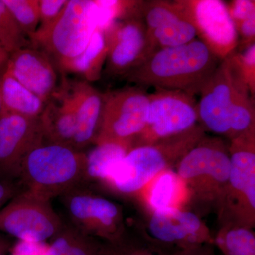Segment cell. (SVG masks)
Returning a JSON list of instances; mask_svg holds the SVG:
<instances>
[{
  "label": "cell",
  "mask_w": 255,
  "mask_h": 255,
  "mask_svg": "<svg viewBox=\"0 0 255 255\" xmlns=\"http://www.w3.org/2000/svg\"><path fill=\"white\" fill-rule=\"evenodd\" d=\"M147 32V31H146ZM197 38L195 28L185 16L147 32L148 56L156 50L187 44Z\"/></svg>",
  "instance_id": "cell-23"
},
{
  "label": "cell",
  "mask_w": 255,
  "mask_h": 255,
  "mask_svg": "<svg viewBox=\"0 0 255 255\" xmlns=\"http://www.w3.org/2000/svg\"><path fill=\"white\" fill-rule=\"evenodd\" d=\"M48 247L46 242L18 241L11 248V255H44Z\"/></svg>",
  "instance_id": "cell-34"
},
{
  "label": "cell",
  "mask_w": 255,
  "mask_h": 255,
  "mask_svg": "<svg viewBox=\"0 0 255 255\" xmlns=\"http://www.w3.org/2000/svg\"><path fill=\"white\" fill-rule=\"evenodd\" d=\"M214 244L223 255H255V234L253 228L236 225L221 226Z\"/></svg>",
  "instance_id": "cell-24"
},
{
  "label": "cell",
  "mask_w": 255,
  "mask_h": 255,
  "mask_svg": "<svg viewBox=\"0 0 255 255\" xmlns=\"http://www.w3.org/2000/svg\"><path fill=\"white\" fill-rule=\"evenodd\" d=\"M63 78L76 119L73 148L83 152L87 147L95 144L98 135L103 111L104 93L85 80L70 81L64 76Z\"/></svg>",
  "instance_id": "cell-17"
},
{
  "label": "cell",
  "mask_w": 255,
  "mask_h": 255,
  "mask_svg": "<svg viewBox=\"0 0 255 255\" xmlns=\"http://www.w3.org/2000/svg\"><path fill=\"white\" fill-rule=\"evenodd\" d=\"M3 2L18 26L30 39L39 26L38 0H3Z\"/></svg>",
  "instance_id": "cell-27"
},
{
  "label": "cell",
  "mask_w": 255,
  "mask_h": 255,
  "mask_svg": "<svg viewBox=\"0 0 255 255\" xmlns=\"http://www.w3.org/2000/svg\"><path fill=\"white\" fill-rule=\"evenodd\" d=\"M85 152L42 142L23 160L18 182L28 190L51 200L85 186Z\"/></svg>",
  "instance_id": "cell-3"
},
{
  "label": "cell",
  "mask_w": 255,
  "mask_h": 255,
  "mask_svg": "<svg viewBox=\"0 0 255 255\" xmlns=\"http://www.w3.org/2000/svg\"><path fill=\"white\" fill-rule=\"evenodd\" d=\"M148 231L154 241L184 251L203 244L214 245L209 228L195 213L180 208L152 211Z\"/></svg>",
  "instance_id": "cell-15"
},
{
  "label": "cell",
  "mask_w": 255,
  "mask_h": 255,
  "mask_svg": "<svg viewBox=\"0 0 255 255\" xmlns=\"http://www.w3.org/2000/svg\"><path fill=\"white\" fill-rule=\"evenodd\" d=\"M104 250L105 243L80 233L68 255H104Z\"/></svg>",
  "instance_id": "cell-32"
},
{
  "label": "cell",
  "mask_w": 255,
  "mask_h": 255,
  "mask_svg": "<svg viewBox=\"0 0 255 255\" xmlns=\"http://www.w3.org/2000/svg\"><path fill=\"white\" fill-rule=\"evenodd\" d=\"M221 63L196 38L182 46L156 50L124 78L145 89L177 90L195 97Z\"/></svg>",
  "instance_id": "cell-1"
},
{
  "label": "cell",
  "mask_w": 255,
  "mask_h": 255,
  "mask_svg": "<svg viewBox=\"0 0 255 255\" xmlns=\"http://www.w3.org/2000/svg\"><path fill=\"white\" fill-rule=\"evenodd\" d=\"M3 114H16L28 118H39L46 102L30 91L6 69L1 79Z\"/></svg>",
  "instance_id": "cell-20"
},
{
  "label": "cell",
  "mask_w": 255,
  "mask_h": 255,
  "mask_svg": "<svg viewBox=\"0 0 255 255\" xmlns=\"http://www.w3.org/2000/svg\"><path fill=\"white\" fill-rule=\"evenodd\" d=\"M80 233L71 223L65 222L63 228L50 239L44 255H68Z\"/></svg>",
  "instance_id": "cell-29"
},
{
  "label": "cell",
  "mask_w": 255,
  "mask_h": 255,
  "mask_svg": "<svg viewBox=\"0 0 255 255\" xmlns=\"http://www.w3.org/2000/svg\"><path fill=\"white\" fill-rule=\"evenodd\" d=\"M147 202L152 211L167 208H179L187 200V193L182 179L172 169H166L151 181Z\"/></svg>",
  "instance_id": "cell-22"
},
{
  "label": "cell",
  "mask_w": 255,
  "mask_h": 255,
  "mask_svg": "<svg viewBox=\"0 0 255 255\" xmlns=\"http://www.w3.org/2000/svg\"><path fill=\"white\" fill-rule=\"evenodd\" d=\"M183 251L177 252L174 254L169 255H182ZM104 255H165L155 253L151 248L133 243L127 238V231L117 241L112 243L105 242Z\"/></svg>",
  "instance_id": "cell-28"
},
{
  "label": "cell",
  "mask_w": 255,
  "mask_h": 255,
  "mask_svg": "<svg viewBox=\"0 0 255 255\" xmlns=\"http://www.w3.org/2000/svg\"><path fill=\"white\" fill-rule=\"evenodd\" d=\"M226 4L235 26L255 16L254 0H233Z\"/></svg>",
  "instance_id": "cell-33"
},
{
  "label": "cell",
  "mask_w": 255,
  "mask_h": 255,
  "mask_svg": "<svg viewBox=\"0 0 255 255\" xmlns=\"http://www.w3.org/2000/svg\"><path fill=\"white\" fill-rule=\"evenodd\" d=\"M50 201L23 189L0 210V231L19 241L51 239L63 228L65 221Z\"/></svg>",
  "instance_id": "cell-9"
},
{
  "label": "cell",
  "mask_w": 255,
  "mask_h": 255,
  "mask_svg": "<svg viewBox=\"0 0 255 255\" xmlns=\"http://www.w3.org/2000/svg\"><path fill=\"white\" fill-rule=\"evenodd\" d=\"M7 70L23 86L48 102L59 87V72L40 48L30 45L10 55Z\"/></svg>",
  "instance_id": "cell-16"
},
{
  "label": "cell",
  "mask_w": 255,
  "mask_h": 255,
  "mask_svg": "<svg viewBox=\"0 0 255 255\" xmlns=\"http://www.w3.org/2000/svg\"><path fill=\"white\" fill-rule=\"evenodd\" d=\"M205 135L197 124L179 135L132 147L112 169L105 183L122 194L137 192L161 172L177 165Z\"/></svg>",
  "instance_id": "cell-2"
},
{
  "label": "cell",
  "mask_w": 255,
  "mask_h": 255,
  "mask_svg": "<svg viewBox=\"0 0 255 255\" xmlns=\"http://www.w3.org/2000/svg\"><path fill=\"white\" fill-rule=\"evenodd\" d=\"M107 54L105 33L97 28L86 48L73 59L61 64L58 72L61 75L70 73L81 75L84 80L91 83L102 77Z\"/></svg>",
  "instance_id": "cell-19"
},
{
  "label": "cell",
  "mask_w": 255,
  "mask_h": 255,
  "mask_svg": "<svg viewBox=\"0 0 255 255\" xmlns=\"http://www.w3.org/2000/svg\"><path fill=\"white\" fill-rule=\"evenodd\" d=\"M183 16L182 9L176 1H145L142 8V18L147 32Z\"/></svg>",
  "instance_id": "cell-26"
},
{
  "label": "cell",
  "mask_w": 255,
  "mask_h": 255,
  "mask_svg": "<svg viewBox=\"0 0 255 255\" xmlns=\"http://www.w3.org/2000/svg\"><path fill=\"white\" fill-rule=\"evenodd\" d=\"M244 80L234 53L222 60L197 101L198 123L204 130L231 139V114Z\"/></svg>",
  "instance_id": "cell-8"
},
{
  "label": "cell",
  "mask_w": 255,
  "mask_h": 255,
  "mask_svg": "<svg viewBox=\"0 0 255 255\" xmlns=\"http://www.w3.org/2000/svg\"><path fill=\"white\" fill-rule=\"evenodd\" d=\"M60 197L68 222L82 234L112 243L125 232L120 206L95 194L87 186L75 188Z\"/></svg>",
  "instance_id": "cell-10"
},
{
  "label": "cell",
  "mask_w": 255,
  "mask_h": 255,
  "mask_svg": "<svg viewBox=\"0 0 255 255\" xmlns=\"http://www.w3.org/2000/svg\"><path fill=\"white\" fill-rule=\"evenodd\" d=\"M5 248H6V245L5 244L4 242L2 240L0 239V255H2Z\"/></svg>",
  "instance_id": "cell-37"
},
{
  "label": "cell",
  "mask_w": 255,
  "mask_h": 255,
  "mask_svg": "<svg viewBox=\"0 0 255 255\" xmlns=\"http://www.w3.org/2000/svg\"><path fill=\"white\" fill-rule=\"evenodd\" d=\"M98 27L96 1L69 0L58 19L46 31L30 38L32 46L44 51L57 69L86 48Z\"/></svg>",
  "instance_id": "cell-6"
},
{
  "label": "cell",
  "mask_w": 255,
  "mask_h": 255,
  "mask_svg": "<svg viewBox=\"0 0 255 255\" xmlns=\"http://www.w3.org/2000/svg\"><path fill=\"white\" fill-rule=\"evenodd\" d=\"M229 178L217 209L221 226L254 228L255 129L230 140Z\"/></svg>",
  "instance_id": "cell-5"
},
{
  "label": "cell",
  "mask_w": 255,
  "mask_h": 255,
  "mask_svg": "<svg viewBox=\"0 0 255 255\" xmlns=\"http://www.w3.org/2000/svg\"><path fill=\"white\" fill-rule=\"evenodd\" d=\"M176 167L185 186L187 201L217 208L231 168L228 145L223 139L204 135Z\"/></svg>",
  "instance_id": "cell-4"
},
{
  "label": "cell",
  "mask_w": 255,
  "mask_h": 255,
  "mask_svg": "<svg viewBox=\"0 0 255 255\" xmlns=\"http://www.w3.org/2000/svg\"><path fill=\"white\" fill-rule=\"evenodd\" d=\"M242 75L244 78L252 97L255 95V43L241 52L234 53Z\"/></svg>",
  "instance_id": "cell-31"
},
{
  "label": "cell",
  "mask_w": 255,
  "mask_h": 255,
  "mask_svg": "<svg viewBox=\"0 0 255 255\" xmlns=\"http://www.w3.org/2000/svg\"><path fill=\"white\" fill-rule=\"evenodd\" d=\"M42 142L39 118L3 114L0 117V180L18 182L23 159Z\"/></svg>",
  "instance_id": "cell-14"
},
{
  "label": "cell",
  "mask_w": 255,
  "mask_h": 255,
  "mask_svg": "<svg viewBox=\"0 0 255 255\" xmlns=\"http://www.w3.org/2000/svg\"><path fill=\"white\" fill-rule=\"evenodd\" d=\"M1 78H0V117L3 114L2 100H1Z\"/></svg>",
  "instance_id": "cell-38"
},
{
  "label": "cell",
  "mask_w": 255,
  "mask_h": 255,
  "mask_svg": "<svg viewBox=\"0 0 255 255\" xmlns=\"http://www.w3.org/2000/svg\"><path fill=\"white\" fill-rule=\"evenodd\" d=\"M23 189L19 182L0 180V210Z\"/></svg>",
  "instance_id": "cell-35"
},
{
  "label": "cell",
  "mask_w": 255,
  "mask_h": 255,
  "mask_svg": "<svg viewBox=\"0 0 255 255\" xmlns=\"http://www.w3.org/2000/svg\"><path fill=\"white\" fill-rule=\"evenodd\" d=\"M195 28L197 38L220 60L237 51L239 39L226 2L221 0H176Z\"/></svg>",
  "instance_id": "cell-12"
},
{
  "label": "cell",
  "mask_w": 255,
  "mask_h": 255,
  "mask_svg": "<svg viewBox=\"0 0 255 255\" xmlns=\"http://www.w3.org/2000/svg\"><path fill=\"white\" fill-rule=\"evenodd\" d=\"M198 124L195 97L177 90H155L150 93L145 127L132 148L179 135Z\"/></svg>",
  "instance_id": "cell-11"
},
{
  "label": "cell",
  "mask_w": 255,
  "mask_h": 255,
  "mask_svg": "<svg viewBox=\"0 0 255 255\" xmlns=\"http://www.w3.org/2000/svg\"><path fill=\"white\" fill-rule=\"evenodd\" d=\"M128 146L117 142L95 144L86 155L85 186L94 182H105L112 169L130 150Z\"/></svg>",
  "instance_id": "cell-21"
},
{
  "label": "cell",
  "mask_w": 255,
  "mask_h": 255,
  "mask_svg": "<svg viewBox=\"0 0 255 255\" xmlns=\"http://www.w3.org/2000/svg\"><path fill=\"white\" fill-rule=\"evenodd\" d=\"M213 244H203L183 251L182 255H215Z\"/></svg>",
  "instance_id": "cell-36"
},
{
  "label": "cell",
  "mask_w": 255,
  "mask_h": 255,
  "mask_svg": "<svg viewBox=\"0 0 255 255\" xmlns=\"http://www.w3.org/2000/svg\"><path fill=\"white\" fill-rule=\"evenodd\" d=\"M68 1L69 0H38L40 23L34 35L41 34L46 31L58 19L68 4Z\"/></svg>",
  "instance_id": "cell-30"
},
{
  "label": "cell",
  "mask_w": 255,
  "mask_h": 255,
  "mask_svg": "<svg viewBox=\"0 0 255 255\" xmlns=\"http://www.w3.org/2000/svg\"></svg>",
  "instance_id": "cell-39"
},
{
  "label": "cell",
  "mask_w": 255,
  "mask_h": 255,
  "mask_svg": "<svg viewBox=\"0 0 255 255\" xmlns=\"http://www.w3.org/2000/svg\"><path fill=\"white\" fill-rule=\"evenodd\" d=\"M31 44L3 0H0V48L11 55Z\"/></svg>",
  "instance_id": "cell-25"
},
{
  "label": "cell",
  "mask_w": 255,
  "mask_h": 255,
  "mask_svg": "<svg viewBox=\"0 0 255 255\" xmlns=\"http://www.w3.org/2000/svg\"><path fill=\"white\" fill-rule=\"evenodd\" d=\"M39 119L43 142L73 148L76 119L63 76L58 90L46 102Z\"/></svg>",
  "instance_id": "cell-18"
},
{
  "label": "cell",
  "mask_w": 255,
  "mask_h": 255,
  "mask_svg": "<svg viewBox=\"0 0 255 255\" xmlns=\"http://www.w3.org/2000/svg\"><path fill=\"white\" fill-rule=\"evenodd\" d=\"M107 54L103 73L124 78L148 56L147 32L142 18L115 21L104 31Z\"/></svg>",
  "instance_id": "cell-13"
},
{
  "label": "cell",
  "mask_w": 255,
  "mask_h": 255,
  "mask_svg": "<svg viewBox=\"0 0 255 255\" xmlns=\"http://www.w3.org/2000/svg\"><path fill=\"white\" fill-rule=\"evenodd\" d=\"M149 105L150 93L137 85L104 93L102 121L94 145L117 142L132 148L145 127Z\"/></svg>",
  "instance_id": "cell-7"
}]
</instances>
